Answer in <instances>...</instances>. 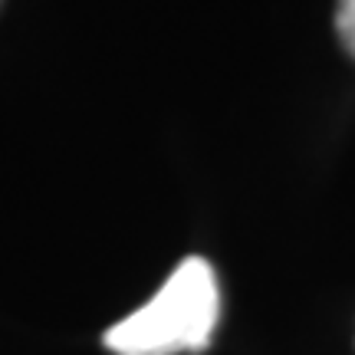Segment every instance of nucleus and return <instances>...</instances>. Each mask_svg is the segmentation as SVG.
Masks as SVG:
<instances>
[{"instance_id": "obj_2", "label": "nucleus", "mask_w": 355, "mask_h": 355, "mask_svg": "<svg viewBox=\"0 0 355 355\" xmlns=\"http://www.w3.org/2000/svg\"><path fill=\"white\" fill-rule=\"evenodd\" d=\"M336 30H339V40L349 50V56L355 60V0H339L336 3Z\"/></svg>"}, {"instance_id": "obj_1", "label": "nucleus", "mask_w": 355, "mask_h": 355, "mask_svg": "<svg viewBox=\"0 0 355 355\" xmlns=\"http://www.w3.org/2000/svg\"><path fill=\"white\" fill-rule=\"evenodd\" d=\"M220 313V290L211 263L188 257L148 303L105 332L115 355H178L207 349Z\"/></svg>"}]
</instances>
